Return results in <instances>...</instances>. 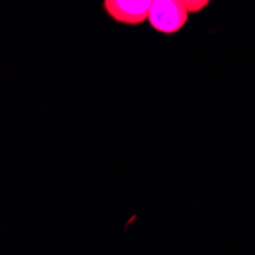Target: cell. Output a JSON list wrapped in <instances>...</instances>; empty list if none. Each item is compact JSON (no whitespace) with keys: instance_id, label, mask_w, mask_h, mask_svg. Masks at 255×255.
I'll list each match as a JSON object with an SVG mask.
<instances>
[{"instance_id":"1","label":"cell","mask_w":255,"mask_h":255,"mask_svg":"<svg viewBox=\"0 0 255 255\" xmlns=\"http://www.w3.org/2000/svg\"><path fill=\"white\" fill-rule=\"evenodd\" d=\"M190 11L182 0H153L148 23L160 34H176L188 21Z\"/></svg>"},{"instance_id":"2","label":"cell","mask_w":255,"mask_h":255,"mask_svg":"<svg viewBox=\"0 0 255 255\" xmlns=\"http://www.w3.org/2000/svg\"><path fill=\"white\" fill-rule=\"evenodd\" d=\"M153 0H104L106 14L123 25H141L148 21Z\"/></svg>"},{"instance_id":"3","label":"cell","mask_w":255,"mask_h":255,"mask_svg":"<svg viewBox=\"0 0 255 255\" xmlns=\"http://www.w3.org/2000/svg\"><path fill=\"white\" fill-rule=\"evenodd\" d=\"M182 2L187 6L190 14H194V12H200L202 9H205L211 3V0H182Z\"/></svg>"}]
</instances>
